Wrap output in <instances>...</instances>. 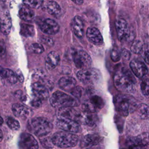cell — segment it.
<instances>
[{
  "label": "cell",
  "instance_id": "obj_41",
  "mask_svg": "<svg viewBox=\"0 0 149 149\" xmlns=\"http://www.w3.org/2000/svg\"><path fill=\"white\" fill-rule=\"evenodd\" d=\"M31 104L33 107L35 108H38L42 105V100L34 97V98L31 102Z\"/></svg>",
  "mask_w": 149,
  "mask_h": 149
},
{
  "label": "cell",
  "instance_id": "obj_27",
  "mask_svg": "<svg viewBox=\"0 0 149 149\" xmlns=\"http://www.w3.org/2000/svg\"><path fill=\"white\" fill-rule=\"evenodd\" d=\"M90 102L96 108V109H100L104 106V101L102 98L97 95H92L90 99Z\"/></svg>",
  "mask_w": 149,
  "mask_h": 149
},
{
  "label": "cell",
  "instance_id": "obj_35",
  "mask_svg": "<svg viewBox=\"0 0 149 149\" xmlns=\"http://www.w3.org/2000/svg\"><path fill=\"white\" fill-rule=\"evenodd\" d=\"M83 88L80 86H75L70 91L71 94L76 99L80 98L82 96Z\"/></svg>",
  "mask_w": 149,
  "mask_h": 149
},
{
  "label": "cell",
  "instance_id": "obj_16",
  "mask_svg": "<svg viewBox=\"0 0 149 149\" xmlns=\"http://www.w3.org/2000/svg\"><path fill=\"white\" fill-rule=\"evenodd\" d=\"M86 36L88 40L95 45H101L103 43L102 36L97 28L91 27L87 30Z\"/></svg>",
  "mask_w": 149,
  "mask_h": 149
},
{
  "label": "cell",
  "instance_id": "obj_6",
  "mask_svg": "<svg viewBox=\"0 0 149 149\" xmlns=\"http://www.w3.org/2000/svg\"><path fill=\"white\" fill-rule=\"evenodd\" d=\"M77 77L83 83L93 84L99 80L101 74L97 69L88 68L79 71Z\"/></svg>",
  "mask_w": 149,
  "mask_h": 149
},
{
  "label": "cell",
  "instance_id": "obj_10",
  "mask_svg": "<svg viewBox=\"0 0 149 149\" xmlns=\"http://www.w3.org/2000/svg\"><path fill=\"white\" fill-rule=\"evenodd\" d=\"M56 126L61 129L72 133H77L80 130V126L76 121L68 119H59L56 122Z\"/></svg>",
  "mask_w": 149,
  "mask_h": 149
},
{
  "label": "cell",
  "instance_id": "obj_17",
  "mask_svg": "<svg viewBox=\"0 0 149 149\" xmlns=\"http://www.w3.org/2000/svg\"><path fill=\"white\" fill-rule=\"evenodd\" d=\"M71 28L74 34L79 38H82L84 36V24L81 18L79 16L73 17L71 22Z\"/></svg>",
  "mask_w": 149,
  "mask_h": 149
},
{
  "label": "cell",
  "instance_id": "obj_4",
  "mask_svg": "<svg viewBox=\"0 0 149 149\" xmlns=\"http://www.w3.org/2000/svg\"><path fill=\"white\" fill-rule=\"evenodd\" d=\"M53 144L61 148L74 147L78 143L77 135L68 132H58L51 137Z\"/></svg>",
  "mask_w": 149,
  "mask_h": 149
},
{
  "label": "cell",
  "instance_id": "obj_39",
  "mask_svg": "<svg viewBox=\"0 0 149 149\" xmlns=\"http://www.w3.org/2000/svg\"><path fill=\"white\" fill-rule=\"evenodd\" d=\"M127 143H128L129 149H143V147H140L139 146L136 144V143L134 141L133 139H130Z\"/></svg>",
  "mask_w": 149,
  "mask_h": 149
},
{
  "label": "cell",
  "instance_id": "obj_49",
  "mask_svg": "<svg viewBox=\"0 0 149 149\" xmlns=\"http://www.w3.org/2000/svg\"><path fill=\"white\" fill-rule=\"evenodd\" d=\"M2 123H3V119H2V118L0 116V126L2 125Z\"/></svg>",
  "mask_w": 149,
  "mask_h": 149
},
{
  "label": "cell",
  "instance_id": "obj_8",
  "mask_svg": "<svg viewBox=\"0 0 149 149\" xmlns=\"http://www.w3.org/2000/svg\"><path fill=\"white\" fill-rule=\"evenodd\" d=\"M73 59L75 66L81 69L90 68L92 63L90 55L83 50L74 51L73 54Z\"/></svg>",
  "mask_w": 149,
  "mask_h": 149
},
{
  "label": "cell",
  "instance_id": "obj_23",
  "mask_svg": "<svg viewBox=\"0 0 149 149\" xmlns=\"http://www.w3.org/2000/svg\"><path fill=\"white\" fill-rule=\"evenodd\" d=\"M48 13L55 17H59L61 15V8L58 3L54 1L47 2L45 6Z\"/></svg>",
  "mask_w": 149,
  "mask_h": 149
},
{
  "label": "cell",
  "instance_id": "obj_14",
  "mask_svg": "<svg viewBox=\"0 0 149 149\" xmlns=\"http://www.w3.org/2000/svg\"><path fill=\"white\" fill-rule=\"evenodd\" d=\"M12 20L8 10H5L2 13L0 17V30L4 35H8L11 30Z\"/></svg>",
  "mask_w": 149,
  "mask_h": 149
},
{
  "label": "cell",
  "instance_id": "obj_51",
  "mask_svg": "<svg viewBox=\"0 0 149 149\" xmlns=\"http://www.w3.org/2000/svg\"><path fill=\"white\" fill-rule=\"evenodd\" d=\"M87 149H91V148H87Z\"/></svg>",
  "mask_w": 149,
  "mask_h": 149
},
{
  "label": "cell",
  "instance_id": "obj_21",
  "mask_svg": "<svg viewBox=\"0 0 149 149\" xmlns=\"http://www.w3.org/2000/svg\"><path fill=\"white\" fill-rule=\"evenodd\" d=\"M20 17L25 22H31L34 18V12L31 8L23 5L19 12Z\"/></svg>",
  "mask_w": 149,
  "mask_h": 149
},
{
  "label": "cell",
  "instance_id": "obj_3",
  "mask_svg": "<svg viewBox=\"0 0 149 149\" xmlns=\"http://www.w3.org/2000/svg\"><path fill=\"white\" fill-rule=\"evenodd\" d=\"M28 129L36 136L43 137L48 134L52 129V124L42 118H34L30 120L27 125Z\"/></svg>",
  "mask_w": 149,
  "mask_h": 149
},
{
  "label": "cell",
  "instance_id": "obj_20",
  "mask_svg": "<svg viewBox=\"0 0 149 149\" xmlns=\"http://www.w3.org/2000/svg\"><path fill=\"white\" fill-rule=\"evenodd\" d=\"M60 61L59 55L55 51L50 52L46 57V67L48 69H52L58 66Z\"/></svg>",
  "mask_w": 149,
  "mask_h": 149
},
{
  "label": "cell",
  "instance_id": "obj_19",
  "mask_svg": "<svg viewBox=\"0 0 149 149\" xmlns=\"http://www.w3.org/2000/svg\"><path fill=\"white\" fill-rule=\"evenodd\" d=\"M58 84L61 89L66 91L70 92L76 86V81L72 77L65 76L60 79Z\"/></svg>",
  "mask_w": 149,
  "mask_h": 149
},
{
  "label": "cell",
  "instance_id": "obj_45",
  "mask_svg": "<svg viewBox=\"0 0 149 149\" xmlns=\"http://www.w3.org/2000/svg\"><path fill=\"white\" fill-rule=\"evenodd\" d=\"M72 1H73L74 3H75L77 5H81L83 3L84 0H71Z\"/></svg>",
  "mask_w": 149,
  "mask_h": 149
},
{
  "label": "cell",
  "instance_id": "obj_50",
  "mask_svg": "<svg viewBox=\"0 0 149 149\" xmlns=\"http://www.w3.org/2000/svg\"><path fill=\"white\" fill-rule=\"evenodd\" d=\"M143 149H148L147 146H146V147H143Z\"/></svg>",
  "mask_w": 149,
  "mask_h": 149
},
{
  "label": "cell",
  "instance_id": "obj_15",
  "mask_svg": "<svg viewBox=\"0 0 149 149\" xmlns=\"http://www.w3.org/2000/svg\"><path fill=\"white\" fill-rule=\"evenodd\" d=\"M32 91L34 96L41 100H46L49 97L47 87L40 82H36L32 85Z\"/></svg>",
  "mask_w": 149,
  "mask_h": 149
},
{
  "label": "cell",
  "instance_id": "obj_25",
  "mask_svg": "<svg viewBox=\"0 0 149 149\" xmlns=\"http://www.w3.org/2000/svg\"><path fill=\"white\" fill-rule=\"evenodd\" d=\"M20 34L26 37H31L34 35L35 31L34 26L31 24L22 23L20 24Z\"/></svg>",
  "mask_w": 149,
  "mask_h": 149
},
{
  "label": "cell",
  "instance_id": "obj_36",
  "mask_svg": "<svg viewBox=\"0 0 149 149\" xmlns=\"http://www.w3.org/2000/svg\"><path fill=\"white\" fill-rule=\"evenodd\" d=\"M30 48L31 51L35 54H41L44 52V49L42 45L38 43H33L31 45Z\"/></svg>",
  "mask_w": 149,
  "mask_h": 149
},
{
  "label": "cell",
  "instance_id": "obj_30",
  "mask_svg": "<svg viewBox=\"0 0 149 149\" xmlns=\"http://www.w3.org/2000/svg\"><path fill=\"white\" fill-rule=\"evenodd\" d=\"M23 3L31 8H40L41 7L43 0H23Z\"/></svg>",
  "mask_w": 149,
  "mask_h": 149
},
{
  "label": "cell",
  "instance_id": "obj_43",
  "mask_svg": "<svg viewBox=\"0 0 149 149\" xmlns=\"http://www.w3.org/2000/svg\"><path fill=\"white\" fill-rule=\"evenodd\" d=\"M16 76H17V80H19L20 82H23L24 80V77H23V75L22 74V73L20 71L18 70L17 72L16 73Z\"/></svg>",
  "mask_w": 149,
  "mask_h": 149
},
{
  "label": "cell",
  "instance_id": "obj_13",
  "mask_svg": "<svg viewBox=\"0 0 149 149\" xmlns=\"http://www.w3.org/2000/svg\"><path fill=\"white\" fill-rule=\"evenodd\" d=\"M130 67L133 73L139 78H142L148 72L146 65L141 61L138 60L132 61L130 63Z\"/></svg>",
  "mask_w": 149,
  "mask_h": 149
},
{
  "label": "cell",
  "instance_id": "obj_7",
  "mask_svg": "<svg viewBox=\"0 0 149 149\" xmlns=\"http://www.w3.org/2000/svg\"><path fill=\"white\" fill-rule=\"evenodd\" d=\"M58 117L59 119H68L81 123L83 112L75 109L73 107H62L58 111Z\"/></svg>",
  "mask_w": 149,
  "mask_h": 149
},
{
  "label": "cell",
  "instance_id": "obj_24",
  "mask_svg": "<svg viewBox=\"0 0 149 149\" xmlns=\"http://www.w3.org/2000/svg\"><path fill=\"white\" fill-rule=\"evenodd\" d=\"M97 120L98 117L95 113L83 112L81 123L88 125L89 126H94L96 125Z\"/></svg>",
  "mask_w": 149,
  "mask_h": 149
},
{
  "label": "cell",
  "instance_id": "obj_47",
  "mask_svg": "<svg viewBox=\"0 0 149 149\" xmlns=\"http://www.w3.org/2000/svg\"><path fill=\"white\" fill-rule=\"evenodd\" d=\"M3 84V78L0 76V86Z\"/></svg>",
  "mask_w": 149,
  "mask_h": 149
},
{
  "label": "cell",
  "instance_id": "obj_2",
  "mask_svg": "<svg viewBox=\"0 0 149 149\" xmlns=\"http://www.w3.org/2000/svg\"><path fill=\"white\" fill-rule=\"evenodd\" d=\"M113 104L117 112L123 116H127L137 108L135 100L125 94L116 95L113 98Z\"/></svg>",
  "mask_w": 149,
  "mask_h": 149
},
{
  "label": "cell",
  "instance_id": "obj_38",
  "mask_svg": "<svg viewBox=\"0 0 149 149\" xmlns=\"http://www.w3.org/2000/svg\"><path fill=\"white\" fill-rule=\"evenodd\" d=\"M41 144L45 148H52L53 146V143L51 140V137H49L42 138L40 140Z\"/></svg>",
  "mask_w": 149,
  "mask_h": 149
},
{
  "label": "cell",
  "instance_id": "obj_46",
  "mask_svg": "<svg viewBox=\"0 0 149 149\" xmlns=\"http://www.w3.org/2000/svg\"><path fill=\"white\" fill-rule=\"evenodd\" d=\"M4 70H5V69H3V68L2 66H0V76L2 77L3 78V75Z\"/></svg>",
  "mask_w": 149,
  "mask_h": 149
},
{
  "label": "cell",
  "instance_id": "obj_34",
  "mask_svg": "<svg viewBox=\"0 0 149 149\" xmlns=\"http://www.w3.org/2000/svg\"><path fill=\"white\" fill-rule=\"evenodd\" d=\"M148 79L147 78L144 79L141 83V90L142 93L146 95H148L149 92V87H148Z\"/></svg>",
  "mask_w": 149,
  "mask_h": 149
},
{
  "label": "cell",
  "instance_id": "obj_9",
  "mask_svg": "<svg viewBox=\"0 0 149 149\" xmlns=\"http://www.w3.org/2000/svg\"><path fill=\"white\" fill-rule=\"evenodd\" d=\"M40 30L44 33L49 35H54L56 34L59 30L58 24L51 19H45L40 20L38 22Z\"/></svg>",
  "mask_w": 149,
  "mask_h": 149
},
{
  "label": "cell",
  "instance_id": "obj_29",
  "mask_svg": "<svg viewBox=\"0 0 149 149\" xmlns=\"http://www.w3.org/2000/svg\"><path fill=\"white\" fill-rule=\"evenodd\" d=\"M138 108V112L140 117L143 119H146L148 118V107L145 104H141Z\"/></svg>",
  "mask_w": 149,
  "mask_h": 149
},
{
  "label": "cell",
  "instance_id": "obj_42",
  "mask_svg": "<svg viewBox=\"0 0 149 149\" xmlns=\"http://www.w3.org/2000/svg\"><path fill=\"white\" fill-rule=\"evenodd\" d=\"M120 55L125 60H129L130 57V52L126 49H122Z\"/></svg>",
  "mask_w": 149,
  "mask_h": 149
},
{
  "label": "cell",
  "instance_id": "obj_26",
  "mask_svg": "<svg viewBox=\"0 0 149 149\" xmlns=\"http://www.w3.org/2000/svg\"><path fill=\"white\" fill-rule=\"evenodd\" d=\"M133 140L140 147H146L148 144V134L147 132L143 133L133 138Z\"/></svg>",
  "mask_w": 149,
  "mask_h": 149
},
{
  "label": "cell",
  "instance_id": "obj_33",
  "mask_svg": "<svg viewBox=\"0 0 149 149\" xmlns=\"http://www.w3.org/2000/svg\"><path fill=\"white\" fill-rule=\"evenodd\" d=\"M82 108L84 110V112H89V113H95L97 110L96 108L92 105L90 102L89 100H86L82 105Z\"/></svg>",
  "mask_w": 149,
  "mask_h": 149
},
{
  "label": "cell",
  "instance_id": "obj_5",
  "mask_svg": "<svg viewBox=\"0 0 149 149\" xmlns=\"http://www.w3.org/2000/svg\"><path fill=\"white\" fill-rule=\"evenodd\" d=\"M50 103L54 107H74L79 105L77 99L60 91L54 92L51 98Z\"/></svg>",
  "mask_w": 149,
  "mask_h": 149
},
{
  "label": "cell",
  "instance_id": "obj_12",
  "mask_svg": "<svg viewBox=\"0 0 149 149\" xmlns=\"http://www.w3.org/2000/svg\"><path fill=\"white\" fill-rule=\"evenodd\" d=\"M19 144L23 149H38V144L35 138L30 134L23 133L20 136Z\"/></svg>",
  "mask_w": 149,
  "mask_h": 149
},
{
  "label": "cell",
  "instance_id": "obj_28",
  "mask_svg": "<svg viewBox=\"0 0 149 149\" xmlns=\"http://www.w3.org/2000/svg\"><path fill=\"white\" fill-rule=\"evenodd\" d=\"M3 77L12 84H15L17 81L16 74L12 70L8 69H5Z\"/></svg>",
  "mask_w": 149,
  "mask_h": 149
},
{
  "label": "cell",
  "instance_id": "obj_44",
  "mask_svg": "<svg viewBox=\"0 0 149 149\" xmlns=\"http://www.w3.org/2000/svg\"><path fill=\"white\" fill-rule=\"evenodd\" d=\"M144 61H146V62L147 63H148V51L147 49V50L144 52Z\"/></svg>",
  "mask_w": 149,
  "mask_h": 149
},
{
  "label": "cell",
  "instance_id": "obj_48",
  "mask_svg": "<svg viewBox=\"0 0 149 149\" xmlns=\"http://www.w3.org/2000/svg\"><path fill=\"white\" fill-rule=\"evenodd\" d=\"M2 138H3V134L1 130L0 129V141L2 140Z\"/></svg>",
  "mask_w": 149,
  "mask_h": 149
},
{
  "label": "cell",
  "instance_id": "obj_22",
  "mask_svg": "<svg viewBox=\"0 0 149 149\" xmlns=\"http://www.w3.org/2000/svg\"><path fill=\"white\" fill-rule=\"evenodd\" d=\"M12 109L14 115L18 118H26L30 114L29 109L20 104H14Z\"/></svg>",
  "mask_w": 149,
  "mask_h": 149
},
{
  "label": "cell",
  "instance_id": "obj_1",
  "mask_svg": "<svg viewBox=\"0 0 149 149\" xmlns=\"http://www.w3.org/2000/svg\"><path fill=\"white\" fill-rule=\"evenodd\" d=\"M113 83L118 90L130 93L134 89L136 79L128 69L122 68L115 72L113 76Z\"/></svg>",
  "mask_w": 149,
  "mask_h": 149
},
{
  "label": "cell",
  "instance_id": "obj_31",
  "mask_svg": "<svg viewBox=\"0 0 149 149\" xmlns=\"http://www.w3.org/2000/svg\"><path fill=\"white\" fill-rule=\"evenodd\" d=\"M6 123L9 127L13 130H18L20 129L19 122L12 117H8L6 119Z\"/></svg>",
  "mask_w": 149,
  "mask_h": 149
},
{
  "label": "cell",
  "instance_id": "obj_18",
  "mask_svg": "<svg viewBox=\"0 0 149 149\" xmlns=\"http://www.w3.org/2000/svg\"><path fill=\"white\" fill-rule=\"evenodd\" d=\"M102 140V137L97 134H89L85 136L81 141L80 146L82 147H90L100 143Z\"/></svg>",
  "mask_w": 149,
  "mask_h": 149
},
{
  "label": "cell",
  "instance_id": "obj_11",
  "mask_svg": "<svg viewBox=\"0 0 149 149\" xmlns=\"http://www.w3.org/2000/svg\"><path fill=\"white\" fill-rule=\"evenodd\" d=\"M115 26L118 40L120 42L126 41L129 37V29L126 20L119 19L116 21Z\"/></svg>",
  "mask_w": 149,
  "mask_h": 149
},
{
  "label": "cell",
  "instance_id": "obj_40",
  "mask_svg": "<svg viewBox=\"0 0 149 149\" xmlns=\"http://www.w3.org/2000/svg\"><path fill=\"white\" fill-rule=\"evenodd\" d=\"M6 54V47L3 40H0V58H3Z\"/></svg>",
  "mask_w": 149,
  "mask_h": 149
},
{
  "label": "cell",
  "instance_id": "obj_37",
  "mask_svg": "<svg viewBox=\"0 0 149 149\" xmlns=\"http://www.w3.org/2000/svg\"><path fill=\"white\" fill-rule=\"evenodd\" d=\"M120 53L116 48H113L111 52V58L113 62H118L120 59Z\"/></svg>",
  "mask_w": 149,
  "mask_h": 149
},
{
  "label": "cell",
  "instance_id": "obj_32",
  "mask_svg": "<svg viewBox=\"0 0 149 149\" xmlns=\"http://www.w3.org/2000/svg\"><path fill=\"white\" fill-rule=\"evenodd\" d=\"M143 46L142 42L140 40H135L133 42L131 46L130 49L133 53L139 54L143 50Z\"/></svg>",
  "mask_w": 149,
  "mask_h": 149
}]
</instances>
